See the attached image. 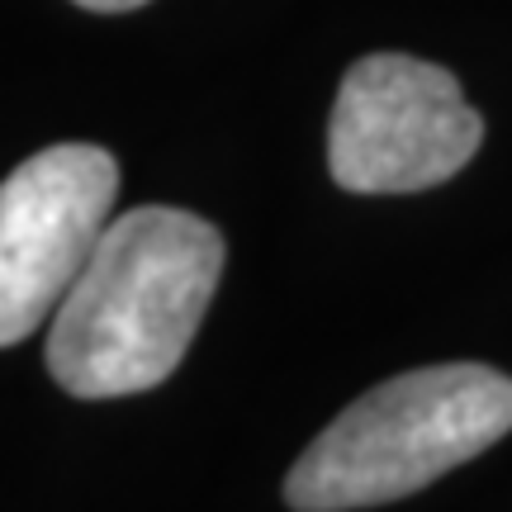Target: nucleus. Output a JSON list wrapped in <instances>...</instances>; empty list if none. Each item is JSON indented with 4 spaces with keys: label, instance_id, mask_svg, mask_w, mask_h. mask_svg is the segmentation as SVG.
Listing matches in <instances>:
<instances>
[{
    "label": "nucleus",
    "instance_id": "1",
    "mask_svg": "<svg viewBox=\"0 0 512 512\" xmlns=\"http://www.w3.org/2000/svg\"><path fill=\"white\" fill-rule=\"evenodd\" d=\"M223 233L171 204L128 209L100 233L48 328V375L76 399H128L181 366L219 290Z\"/></svg>",
    "mask_w": 512,
    "mask_h": 512
},
{
    "label": "nucleus",
    "instance_id": "2",
    "mask_svg": "<svg viewBox=\"0 0 512 512\" xmlns=\"http://www.w3.org/2000/svg\"><path fill=\"white\" fill-rule=\"evenodd\" d=\"M512 432V375L475 361L422 366L366 389L285 475L294 512H356L408 498Z\"/></svg>",
    "mask_w": 512,
    "mask_h": 512
},
{
    "label": "nucleus",
    "instance_id": "3",
    "mask_svg": "<svg viewBox=\"0 0 512 512\" xmlns=\"http://www.w3.org/2000/svg\"><path fill=\"white\" fill-rule=\"evenodd\" d=\"M479 143L484 119L446 67L370 53L337 86L328 171L351 195H418L465 171Z\"/></svg>",
    "mask_w": 512,
    "mask_h": 512
},
{
    "label": "nucleus",
    "instance_id": "4",
    "mask_svg": "<svg viewBox=\"0 0 512 512\" xmlns=\"http://www.w3.org/2000/svg\"><path fill=\"white\" fill-rule=\"evenodd\" d=\"M119 162L95 143H57L0 181V347L34 337L114 219Z\"/></svg>",
    "mask_w": 512,
    "mask_h": 512
},
{
    "label": "nucleus",
    "instance_id": "5",
    "mask_svg": "<svg viewBox=\"0 0 512 512\" xmlns=\"http://www.w3.org/2000/svg\"><path fill=\"white\" fill-rule=\"evenodd\" d=\"M81 10H91V15H128V10H138L147 0H72Z\"/></svg>",
    "mask_w": 512,
    "mask_h": 512
}]
</instances>
